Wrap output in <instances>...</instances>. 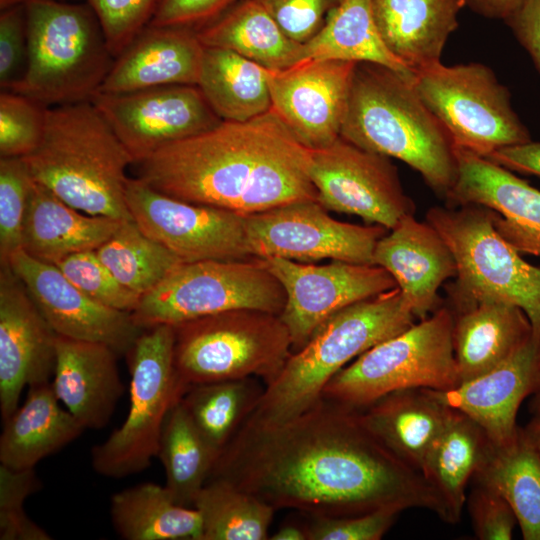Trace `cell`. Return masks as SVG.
I'll return each mask as SVG.
<instances>
[{"label":"cell","mask_w":540,"mask_h":540,"mask_svg":"<svg viewBox=\"0 0 540 540\" xmlns=\"http://www.w3.org/2000/svg\"><path fill=\"white\" fill-rule=\"evenodd\" d=\"M208 480L309 517L422 508L450 523L422 473L391 452L358 409L325 398L283 422L244 423L217 456Z\"/></svg>","instance_id":"1"},{"label":"cell","mask_w":540,"mask_h":540,"mask_svg":"<svg viewBox=\"0 0 540 540\" xmlns=\"http://www.w3.org/2000/svg\"><path fill=\"white\" fill-rule=\"evenodd\" d=\"M311 150L272 111L245 122L221 121L136 164L138 178L191 203L240 215L317 200Z\"/></svg>","instance_id":"2"},{"label":"cell","mask_w":540,"mask_h":540,"mask_svg":"<svg viewBox=\"0 0 540 540\" xmlns=\"http://www.w3.org/2000/svg\"><path fill=\"white\" fill-rule=\"evenodd\" d=\"M340 137L399 159L447 198L458 176L456 146L419 96L414 79L382 65L356 63Z\"/></svg>","instance_id":"3"},{"label":"cell","mask_w":540,"mask_h":540,"mask_svg":"<svg viewBox=\"0 0 540 540\" xmlns=\"http://www.w3.org/2000/svg\"><path fill=\"white\" fill-rule=\"evenodd\" d=\"M22 158L35 182L73 208L132 219L125 188L133 159L92 102L48 107L39 146Z\"/></svg>","instance_id":"4"},{"label":"cell","mask_w":540,"mask_h":540,"mask_svg":"<svg viewBox=\"0 0 540 540\" xmlns=\"http://www.w3.org/2000/svg\"><path fill=\"white\" fill-rule=\"evenodd\" d=\"M398 287L351 304L326 319L290 354L245 423L275 424L315 405L328 382L352 360L414 324Z\"/></svg>","instance_id":"5"},{"label":"cell","mask_w":540,"mask_h":540,"mask_svg":"<svg viewBox=\"0 0 540 540\" xmlns=\"http://www.w3.org/2000/svg\"><path fill=\"white\" fill-rule=\"evenodd\" d=\"M24 6L27 61L8 90L46 107L91 102L115 59L92 8L65 0H24Z\"/></svg>","instance_id":"6"},{"label":"cell","mask_w":540,"mask_h":540,"mask_svg":"<svg viewBox=\"0 0 540 540\" xmlns=\"http://www.w3.org/2000/svg\"><path fill=\"white\" fill-rule=\"evenodd\" d=\"M426 221L450 248L455 281L447 288L452 312L481 302L520 308L540 343V268L526 262L495 229L492 210L468 204L431 207Z\"/></svg>","instance_id":"7"},{"label":"cell","mask_w":540,"mask_h":540,"mask_svg":"<svg viewBox=\"0 0 540 540\" xmlns=\"http://www.w3.org/2000/svg\"><path fill=\"white\" fill-rule=\"evenodd\" d=\"M453 324L452 310L439 307L349 363L328 382L322 398L361 409L397 390L457 386Z\"/></svg>","instance_id":"8"},{"label":"cell","mask_w":540,"mask_h":540,"mask_svg":"<svg viewBox=\"0 0 540 540\" xmlns=\"http://www.w3.org/2000/svg\"><path fill=\"white\" fill-rule=\"evenodd\" d=\"M174 363L184 385L262 378L265 386L292 353L277 314L235 309L174 325Z\"/></svg>","instance_id":"9"},{"label":"cell","mask_w":540,"mask_h":540,"mask_svg":"<svg viewBox=\"0 0 540 540\" xmlns=\"http://www.w3.org/2000/svg\"><path fill=\"white\" fill-rule=\"evenodd\" d=\"M174 344V326L159 324L146 328L125 355L129 409L122 425L91 449V464L99 475H135L157 457L167 414L188 388L175 368Z\"/></svg>","instance_id":"10"},{"label":"cell","mask_w":540,"mask_h":540,"mask_svg":"<svg viewBox=\"0 0 540 540\" xmlns=\"http://www.w3.org/2000/svg\"><path fill=\"white\" fill-rule=\"evenodd\" d=\"M286 294L261 259L182 262L141 297L132 313L146 329L235 309L280 315Z\"/></svg>","instance_id":"11"},{"label":"cell","mask_w":540,"mask_h":540,"mask_svg":"<svg viewBox=\"0 0 540 540\" xmlns=\"http://www.w3.org/2000/svg\"><path fill=\"white\" fill-rule=\"evenodd\" d=\"M414 86L459 148L488 158L500 148L531 141L509 90L484 64L440 62L415 74Z\"/></svg>","instance_id":"12"},{"label":"cell","mask_w":540,"mask_h":540,"mask_svg":"<svg viewBox=\"0 0 540 540\" xmlns=\"http://www.w3.org/2000/svg\"><path fill=\"white\" fill-rule=\"evenodd\" d=\"M252 257H279L312 263L322 259L373 264L378 240L388 229L332 218L317 200H300L244 215Z\"/></svg>","instance_id":"13"},{"label":"cell","mask_w":540,"mask_h":540,"mask_svg":"<svg viewBox=\"0 0 540 540\" xmlns=\"http://www.w3.org/2000/svg\"><path fill=\"white\" fill-rule=\"evenodd\" d=\"M132 220L182 262L248 259L244 216L166 195L138 177L128 178Z\"/></svg>","instance_id":"14"},{"label":"cell","mask_w":540,"mask_h":540,"mask_svg":"<svg viewBox=\"0 0 540 540\" xmlns=\"http://www.w3.org/2000/svg\"><path fill=\"white\" fill-rule=\"evenodd\" d=\"M309 176L317 201L327 210L358 216L368 224L390 230L415 212L389 157L342 137L311 150Z\"/></svg>","instance_id":"15"},{"label":"cell","mask_w":540,"mask_h":540,"mask_svg":"<svg viewBox=\"0 0 540 540\" xmlns=\"http://www.w3.org/2000/svg\"><path fill=\"white\" fill-rule=\"evenodd\" d=\"M91 102L134 164L222 121L198 85H166L124 93L99 92Z\"/></svg>","instance_id":"16"},{"label":"cell","mask_w":540,"mask_h":540,"mask_svg":"<svg viewBox=\"0 0 540 540\" xmlns=\"http://www.w3.org/2000/svg\"><path fill=\"white\" fill-rule=\"evenodd\" d=\"M261 261L285 291L286 302L279 316L290 333L292 352L336 312L397 287L394 278L377 265L339 260L316 265L279 257Z\"/></svg>","instance_id":"17"},{"label":"cell","mask_w":540,"mask_h":540,"mask_svg":"<svg viewBox=\"0 0 540 540\" xmlns=\"http://www.w3.org/2000/svg\"><path fill=\"white\" fill-rule=\"evenodd\" d=\"M37 308L59 335L101 343L126 355L145 330L132 313L108 307L85 294L54 264L15 252L8 260Z\"/></svg>","instance_id":"18"},{"label":"cell","mask_w":540,"mask_h":540,"mask_svg":"<svg viewBox=\"0 0 540 540\" xmlns=\"http://www.w3.org/2000/svg\"><path fill=\"white\" fill-rule=\"evenodd\" d=\"M355 65L311 59L270 72L271 111L305 147L324 148L340 137Z\"/></svg>","instance_id":"19"},{"label":"cell","mask_w":540,"mask_h":540,"mask_svg":"<svg viewBox=\"0 0 540 540\" xmlns=\"http://www.w3.org/2000/svg\"><path fill=\"white\" fill-rule=\"evenodd\" d=\"M57 334L25 285L8 265L0 270V413L2 421L18 408L23 389L50 382Z\"/></svg>","instance_id":"20"},{"label":"cell","mask_w":540,"mask_h":540,"mask_svg":"<svg viewBox=\"0 0 540 540\" xmlns=\"http://www.w3.org/2000/svg\"><path fill=\"white\" fill-rule=\"evenodd\" d=\"M458 176L446 200L492 210L497 232L520 254L540 258V190L512 171L456 146Z\"/></svg>","instance_id":"21"},{"label":"cell","mask_w":540,"mask_h":540,"mask_svg":"<svg viewBox=\"0 0 540 540\" xmlns=\"http://www.w3.org/2000/svg\"><path fill=\"white\" fill-rule=\"evenodd\" d=\"M540 390V343L528 340L495 368L448 390H433L447 406L476 422L494 445L518 435L522 402Z\"/></svg>","instance_id":"22"},{"label":"cell","mask_w":540,"mask_h":540,"mask_svg":"<svg viewBox=\"0 0 540 540\" xmlns=\"http://www.w3.org/2000/svg\"><path fill=\"white\" fill-rule=\"evenodd\" d=\"M376 243L373 264L395 280L416 319L441 307L439 289L456 276L454 256L436 229L414 214L404 216Z\"/></svg>","instance_id":"23"},{"label":"cell","mask_w":540,"mask_h":540,"mask_svg":"<svg viewBox=\"0 0 540 540\" xmlns=\"http://www.w3.org/2000/svg\"><path fill=\"white\" fill-rule=\"evenodd\" d=\"M204 48L196 28L149 23L115 57L99 92L198 85Z\"/></svg>","instance_id":"24"},{"label":"cell","mask_w":540,"mask_h":540,"mask_svg":"<svg viewBox=\"0 0 540 540\" xmlns=\"http://www.w3.org/2000/svg\"><path fill=\"white\" fill-rule=\"evenodd\" d=\"M117 356L107 345L57 335L51 386L85 429L106 427L124 393Z\"/></svg>","instance_id":"25"},{"label":"cell","mask_w":540,"mask_h":540,"mask_svg":"<svg viewBox=\"0 0 540 540\" xmlns=\"http://www.w3.org/2000/svg\"><path fill=\"white\" fill-rule=\"evenodd\" d=\"M464 6L463 0H371L383 41L414 75L440 63Z\"/></svg>","instance_id":"26"},{"label":"cell","mask_w":540,"mask_h":540,"mask_svg":"<svg viewBox=\"0 0 540 540\" xmlns=\"http://www.w3.org/2000/svg\"><path fill=\"white\" fill-rule=\"evenodd\" d=\"M123 221L79 211L33 180L22 250L35 259L56 265L72 254L96 250Z\"/></svg>","instance_id":"27"},{"label":"cell","mask_w":540,"mask_h":540,"mask_svg":"<svg viewBox=\"0 0 540 540\" xmlns=\"http://www.w3.org/2000/svg\"><path fill=\"white\" fill-rule=\"evenodd\" d=\"M367 428L398 458L421 472L452 408L432 389L397 390L358 409Z\"/></svg>","instance_id":"28"},{"label":"cell","mask_w":540,"mask_h":540,"mask_svg":"<svg viewBox=\"0 0 540 540\" xmlns=\"http://www.w3.org/2000/svg\"><path fill=\"white\" fill-rule=\"evenodd\" d=\"M453 314L459 384L500 365L532 338L528 317L510 304L481 302Z\"/></svg>","instance_id":"29"},{"label":"cell","mask_w":540,"mask_h":540,"mask_svg":"<svg viewBox=\"0 0 540 540\" xmlns=\"http://www.w3.org/2000/svg\"><path fill=\"white\" fill-rule=\"evenodd\" d=\"M86 429L56 397L51 381L29 387L23 404L3 421L0 464L34 469L44 458L75 441Z\"/></svg>","instance_id":"30"},{"label":"cell","mask_w":540,"mask_h":540,"mask_svg":"<svg viewBox=\"0 0 540 540\" xmlns=\"http://www.w3.org/2000/svg\"><path fill=\"white\" fill-rule=\"evenodd\" d=\"M196 31L204 47L234 51L270 71L302 59L303 44L289 38L256 0H239Z\"/></svg>","instance_id":"31"},{"label":"cell","mask_w":540,"mask_h":540,"mask_svg":"<svg viewBox=\"0 0 540 540\" xmlns=\"http://www.w3.org/2000/svg\"><path fill=\"white\" fill-rule=\"evenodd\" d=\"M270 72L234 51L205 47L198 87L222 121L245 122L271 111Z\"/></svg>","instance_id":"32"},{"label":"cell","mask_w":540,"mask_h":540,"mask_svg":"<svg viewBox=\"0 0 540 540\" xmlns=\"http://www.w3.org/2000/svg\"><path fill=\"white\" fill-rule=\"evenodd\" d=\"M489 444L487 435L476 422L453 409L425 457L421 473L444 503L451 523L461 518L467 484L473 479Z\"/></svg>","instance_id":"33"},{"label":"cell","mask_w":540,"mask_h":540,"mask_svg":"<svg viewBox=\"0 0 540 540\" xmlns=\"http://www.w3.org/2000/svg\"><path fill=\"white\" fill-rule=\"evenodd\" d=\"M113 528L124 540H202L199 511L177 504L166 486L140 483L110 499Z\"/></svg>","instance_id":"34"},{"label":"cell","mask_w":540,"mask_h":540,"mask_svg":"<svg viewBox=\"0 0 540 540\" xmlns=\"http://www.w3.org/2000/svg\"><path fill=\"white\" fill-rule=\"evenodd\" d=\"M341 60L385 66L404 77L414 73L386 46L375 23L371 0H341L323 27L302 45V61Z\"/></svg>","instance_id":"35"},{"label":"cell","mask_w":540,"mask_h":540,"mask_svg":"<svg viewBox=\"0 0 540 540\" xmlns=\"http://www.w3.org/2000/svg\"><path fill=\"white\" fill-rule=\"evenodd\" d=\"M473 480L508 502L524 540H540V453L520 429L508 444L490 442Z\"/></svg>","instance_id":"36"},{"label":"cell","mask_w":540,"mask_h":540,"mask_svg":"<svg viewBox=\"0 0 540 540\" xmlns=\"http://www.w3.org/2000/svg\"><path fill=\"white\" fill-rule=\"evenodd\" d=\"M265 390L258 378L190 385L181 403L218 456L251 415Z\"/></svg>","instance_id":"37"},{"label":"cell","mask_w":540,"mask_h":540,"mask_svg":"<svg viewBox=\"0 0 540 540\" xmlns=\"http://www.w3.org/2000/svg\"><path fill=\"white\" fill-rule=\"evenodd\" d=\"M157 457L174 501L193 507L217 458L192 423L181 399L171 408L162 429Z\"/></svg>","instance_id":"38"},{"label":"cell","mask_w":540,"mask_h":540,"mask_svg":"<svg viewBox=\"0 0 540 540\" xmlns=\"http://www.w3.org/2000/svg\"><path fill=\"white\" fill-rule=\"evenodd\" d=\"M193 507L202 519V540H265L272 506L227 482L208 480Z\"/></svg>","instance_id":"39"},{"label":"cell","mask_w":540,"mask_h":540,"mask_svg":"<svg viewBox=\"0 0 540 540\" xmlns=\"http://www.w3.org/2000/svg\"><path fill=\"white\" fill-rule=\"evenodd\" d=\"M95 251L116 279L141 297L182 263L169 249L146 235L132 219L123 221Z\"/></svg>","instance_id":"40"},{"label":"cell","mask_w":540,"mask_h":540,"mask_svg":"<svg viewBox=\"0 0 540 540\" xmlns=\"http://www.w3.org/2000/svg\"><path fill=\"white\" fill-rule=\"evenodd\" d=\"M33 179L22 157H0V264L22 249Z\"/></svg>","instance_id":"41"},{"label":"cell","mask_w":540,"mask_h":540,"mask_svg":"<svg viewBox=\"0 0 540 540\" xmlns=\"http://www.w3.org/2000/svg\"><path fill=\"white\" fill-rule=\"evenodd\" d=\"M48 107L25 95L1 90L0 157H25L40 144Z\"/></svg>","instance_id":"42"},{"label":"cell","mask_w":540,"mask_h":540,"mask_svg":"<svg viewBox=\"0 0 540 540\" xmlns=\"http://www.w3.org/2000/svg\"><path fill=\"white\" fill-rule=\"evenodd\" d=\"M42 483L34 469L15 470L0 464V540H51L24 509L25 500Z\"/></svg>","instance_id":"43"},{"label":"cell","mask_w":540,"mask_h":540,"mask_svg":"<svg viewBox=\"0 0 540 540\" xmlns=\"http://www.w3.org/2000/svg\"><path fill=\"white\" fill-rule=\"evenodd\" d=\"M56 266L92 299L117 310L133 313L141 296L120 283L95 250L67 256Z\"/></svg>","instance_id":"44"},{"label":"cell","mask_w":540,"mask_h":540,"mask_svg":"<svg viewBox=\"0 0 540 540\" xmlns=\"http://www.w3.org/2000/svg\"><path fill=\"white\" fill-rule=\"evenodd\" d=\"M117 57L153 18L159 0H85Z\"/></svg>","instance_id":"45"},{"label":"cell","mask_w":540,"mask_h":540,"mask_svg":"<svg viewBox=\"0 0 540 540\" xmlns=\"http://www.w3.org/2000/svg\"><path fill=\"white\" fill-rule=\"evenodd\" d=\"M401 511L392 508L341 517H311L307 540H379Z\"/></svg>","instance_id":"46"},{"label":"cell","mask_w":540,"mask_h":540,"mask_svg":"<svg viewBox=\"0 0 540 540\" xmlns=\"http://www.w3.org/2000/svg\"><path fill=\"white\" fill-rule=\"evenodd\" d=\"M284 33L297 43L309 41L341 0H256Z\"/></svg>","instance_id":"47"},{"label":"cell","mask_w":540,"mask_h":540,"mask_svg":"<svg viewBox=\"0 0 540 540\" xmlns=\"http://www.w3.org/2000/svg\"><path fill=\"white\" fill-rule=\"evenodd\" d=\"M466 503L477 539H512L517 518L508 502L497 492L476 484Z\"/></svg>","instance_id":"48"},{"label":"cell","mask_w":540,"mask_h":540,"mask_svg":"<svg viewBox=\"0 0 540 540\" xmlns=\"http://www.w3.org/2000/svg\"><path fill=\"white\" fill-rule=\"evenodd\" d=\"M27 61L24 2L0 12V87L8 90L22 76Z\"/></svg>","instance_id":"49"},{"label":"cell","mask_w":540,"mask_h":540,"mask_svg":"<svg viewBox=\"0 0 540 540\" xmlns=\"http://www.w3.org/2000/svg\"><path fill=\"white\" fill-rule=\"evenodd\" d=\"M239 0H159L150 24L199 28Z\"/></svg>","instance_id":"50"},{"label":"cell","mask_w":540,"mask_h":540,"mask_svg":"<svg viewBox=\"0 0 540 540\" xmlns=\"http://www.w3.org/2000/svg\"><path fill=\"white\" fill-rule=\"evenodd\" d=\"M540 73V0H527L504 20Z\"/></svg>","instance_id":"51"},{"label":"cell","mask_w":540,"mask_h":540,"mask_svg":"<svg viewBox=\"0 0 540 540\" xmlns=\"http://www.w3.org/2000/svg\"><path fill=\"white\" fill-rule=\"evenodd\" d=\"M487 159L512 171L540 177V142H526L494 151Z\"/></svg>","instance_id":"52"},{"label":"cell","mask_w":540,"mask_h":540,"mask_svg":"<svg viewBox=\"0 0 540 540\" xmlns=\"http://www.w3.org/2000/svg\"><path fill=\"white\" fill-rule=\"evenodd\" d=\"M477 14L493 19L505 20L527 0H463Z\"/></svg>","instance_id":"53"},{"label":"cell","mask_w":540,"mask_h":540,"mask_svg":"<svg viewBox=\"0 0 540 540\" xmlns=\"http://www.w3.org/2000/svg\"><path fill=\"white\" fill-rule=\"evenodd\" d=\"M524 439L540 453V410L533 413V417L524 426L520 427Z\"/></svg>","instance_id":"54"},{"label":"cell","mask_w":540,"mask_h":540,"mask_svg":"<svg viewBox=\"0 0 540 540\" xmlns=\"http://www.w3.org/2000/svg\"><path fill=\"white\" fill-rule=\"evenodd\" d=\"M271 540H307L306 527L298 524H285L271 537Z\"/></svg>","instance_id":"55"},{"label":"cell","mask_w":540,"mask_h":540,"mask_svg":"<svg viewBox=\"0 0 540 540\" xmlns=\"http://www.w3.org/2000/svg\"><path fill=\"white\" fill-rule=\"evenodd\" d=\"M529 409L532 413L540 410V390L531 396Z\"/></svg>","instance_id":"56"},{"label":"cell","mask_w":540,"mask_h":540,"mask_svg":"<svg viewBox=\"0 0 540 540\" xmlns=\"http://www.w3.org/2000/svg\"><path fill=\"white\" fill-rule=\"evenodd\" d=\"M23 2L24 0H0V10Z\"/></svg>","instance_id":"57"}]
</instances>
